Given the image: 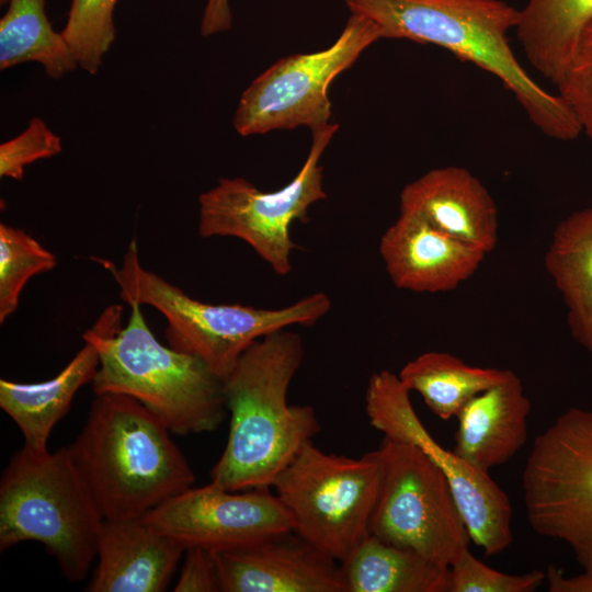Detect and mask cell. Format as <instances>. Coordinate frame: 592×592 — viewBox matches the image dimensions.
Here are the masks:
<instances>
[{
    "mask_svg": "<svg viewBox=\"0 0 592 592\" xmlns=\"http://www.w3.org/2000/svg\"><path fill=\"white\" fill-rule=\"evenodd\" d=\"M299 334L282 329L254 342L223 382L230 412L226 446L210 481L231 491L272 487L278 474L321 428L310 406L289 405L301 365Z\"/></svg>",
    "mask_w": 592,
    "mask_h": 592,
    "instance_id": "obj_1",
    "label": "cell"
},
{
    "mask_svg": "<svg viewBox=\"0 0 592 592\" xmlns=\"http://www.w3.org/2000/svg\"><path fill=\"white\" fill-rule=\"evenodd\" d=\"M373 21L383 38L433 44L493 75L546 136L572 140L581 125L567 102L539 86L512 50L520 10L503 0H344Z\"/></svg>",
    "mask_w": 592,
    "mask_h": 592,
    "instance_id": "obj_2",
    "label": "cell"
},
{
    "mask_svg": "<svg viewBox=\"0 0 592 592\" xmlns=\"http://www.w3.org/2000/svg\"><path fill=\"white\" fill-rule=\"evenodd\" d=\"M171 431L136 399L95 394L67 446L104 519H140L192 487L195 475Z\"/></svg>",
    "mask_w": 592,
    "mask_h": 592,
    "instance_id": "obj_3",
    "label": "cell"
},
{
    "mask_svg": "<svg viewBox=\"0 0 592 592\" xmlns=\"http://www.w3.org/2000/svg\"><path fill=\"white\" fill-rule=\"evenodd\" d=\"M140 306L129 305L130 316L122 328L123 307L111 305L83 333L100 358L94 394L136 399L174 434L215 431L227 410L223 382L198 357L161 344Z\"/></svg>",
    "mask_w": 592,
    "mask_h": 592,
    "instance_id": "obj_4",
    "label": "cell"
},
{
    "mask_svg": "<svg viewBox=\"0 0 592 592\" xmlns=\"http://www.w3.org/2000/svg\"><path fill=\"white\" fill-rule=\"evenodd\" d=\"M98 261L111 273L127 305L151 306L166 318L171 348L198 357L221 382L254 342L292 326H312L331 308L330 297L321 292L281 308L197 300L145 269L135 238L119 266L109 260Z\"/></svg>",
    "mask_w": 592,
    "mask_h": 592,
    "instance_id": "obj_5",
    "label": "cell"
},
{
    "mask_svg": "<svg viewBox=\"0 0 592 592\" xmlns=\"http://www.w3.org/2000/svg\"><path fill=\"white\" fill-rule=\"evenodd\" d=\"M104 522L67 446L56 452L23 445L0 480V550L23 542L44 545L62 574L83 580L96 559Z\"/></svg>",
    "mask_w": 592,
    "mask_h": 592,
    "instance_id": "obj_6",
    "label": "cell"
},
{
    "mask_svg": "<svg viewBox=\"0 0 592 592\" xmlns=\"http://www.w3.org/2000/svg\"><path fill=\"white\" fill-rule=\"evenodd\" d=\"M382 475L378 448L348 457L310 441L272 488L292 516L293 531L341 562L369 534Z\"/></svg>",
    "mask_w": 592,
    "mask_h": 592,
    "instance_id": "obj_7",
    "label": "cell"
},
{
    "mask_svg": "<svg viewBox=\"0 0 592 592\" xmlns=\"http://www.w3.org/2000/svg\"><path fill=\"white\" fill-rule=\"evenodd\" d=\"M527 521L592 576V409L569 408L536 436L522 473Z\"/></svg>",
    "mask_w": 592,
    "mask_h": 592,
    "instance_id": "obj_8",
    "label": "cell"
},
{
    "mask_svg": "<svg viewBox=\"0 0 592 592\" xmlns=\"http://www.w3.org/2000/svg\"><path fill=\"white\" fill-rule=\"evenodd\" d=\"M330 123L312 129L309 152L297 174L282 189L264 192L243 178H225L198 198L197 231L203 238L235 237L281 276L292 271L296 244L291 226L327 197L320 159L337 133Z\"/></svg>",
    "mask_w": 592,
    "mask_h": 592,
    "instance_id": "obj_9",
    "label": "cell"
},
{
    "mask_svg": "<svg viewBox=\"0 0 592 592\" xmlns=\"http://www.w3.org/2000/svg\"><path fill=\"white\" fill-rule=\"evenodd\" d=\"M383 475L369 534L451 567L469 533L440 467L417 446L383 439Z\"/></svg>",
    "mask_w": 592,
    "mask_h": 592,
    "instance_id": "obj_10",
    "label": "cell"
},
{
    "mask_svg": "<svg viewBox=\"0 0 592 592\" xmlns=\"http://www.w3.org/2000/svg\"><path fill=\"white\" fill-rule=\"evenodd\" d=\"M383 38L369 19L351 13L335 42L318 52L281 58L243 91L232 124L241 136L331 123L329 88L373 43Z\"/></svg>",
    "mask_w": 592,
    "mask_h": 592,
    "instance_id": "obj_11",
    "label": "cell"
},
{
    "mask_svg": "<svg viewBox=\"0 0 592 592\" xmlns=\"http://www.w3.org/2000/svg\"><path fill=\"white\" fill-rule=\"evenodd\" d=\"M371 425L385 437L417 446L445 475L467 526L470 540L485 556L503 553L513 543L512 506L508 494L488 473L480 471L453 449L441 446L425 429L398 375L388 369L374 373L365 391Z\"/></svg>",
    "mask_w": 592,
    "mask_h": 592,
    "instance_id": "obj_12",
    "label": "cell"
},
{
    "mask_svg": "<svg viewBox=\"0 0 592 592\" xmlns=\"http://www.w3.org/2000/svg\"><path fill=\"white\" fill-rule=\"evenodd\" d=\"M185 549L210 551L255 544L293 531V520L270 487L231 491L209 482L189 488L143 517Z\"/></svg>",
    "mask_w": 592,
    "mask_h": 592,
    "instance_id": "obj_13",
    "label": "cell"
},
{
    "mask_svg": "<svg viewBox=\"0 0 592 592\" xmlns=\"http://www.w3.org/2000/svg\"><path fill=\"white\" fill-rule=\"evenodd\" d=\"M213 555L220 592H345L340 562L295 531Z\"/></svg>",
    "mask_w": 592,
    "mask_h": 592,
    "instance_id": "obj_14",
    "label": "cell"
},
{
    "mask_svg": "<svg viewBox=\"0 0 592 592\" xmlns=\"http://www.w3.org/2000/svg\"><path fill=\"white\" fill-rule=\"evenodd\" d=\"M379 254L397 288L430 294L457 288L476 273L487 255L405 213H399L382 235Z\"/></svg>",
    "mask_w": 592,
    "mask_h": 592,
    "instance_id": "obj_15",
    "label": "cell"
},
{
    "mask_svg": "<svg viewBox=\"0 0 592 592\" xmlns=\"http://www.w3.org/2000/svg\"><path fill=\"white\" fill-rule=\"evenodd\" d=\"M399 213L414 215L434 228L490 253L499 239L498 206L467 169L430 170L400 192Z\"/></svg>",
    "mask_w": 592,
    "mask_h": 592,
    "instance_id": "obj_16",
    "label": "cell"
},
{
    "mask_svg": "<svg viewBox=\"0 0 592 592\" xmlns=\"http://www.w3.org/2000/svg\"><path fill=\"white\" fill-rule=\"evenodd\" d=\"M185 548L140 519H104L87 591L161 592Z\"/></svg>",
    "mask_w": 592,
    "mask_h": 592,
    "instance_id": "obj_17",
    "label": "cell"
},
{
    "mask_svg": "<svg viewBox=\"0 0 592 592\" xmlns=\"http://www.w3.org/2000/svg\"><path fill=\"white\" fill-rule=\"evenodd\" d=\"M531 401L519 376L473 397L458 412L453 451L474 468L488 473L510 460L528 437Z\"/></svg>",
    "mask_w": 592,
    "mask_h": 592,
    "instance_id": "obj_18",
    "label": "cell"
},
{
    "mask_svg": "<svg viewBox=\"0 0 592 592\" xmlns=\"http://www.w3.org/2000/svg\"><path fill=\"white\" fill-rule=\"evenodd\" d=\"M93 343L84 345L53 378L39 383L0 379V407L16 423L26 445L46 449L55 424L68 412L77 391L92 383L99 367Z\"/></svg>",
    "mask_w": 592,
    "mask_h": 592,
    "instance_id": "obj_19",
    "label": "cell"
},
{
    "mask_svg": "<svg viewBox=\"0 0 592 592\" xmlns=\"http://www.w3.org/2000/svg\"><path fill=\"white\" fill-rule=\"evenodd\" d=\"M345 592H449V567L365 536L340 562Z\"/></svg>",
    "mask_w": 592,
    "mask_h": 592,
    "instance_id": "obj_20",
    "label": "cell"
},
{
    "mask_svg": "<svg viewBox=\"0 0 592 592\" xmlns=\"http://www.w3.org/2000/svg\"><path fill=\"white\" fill-rule=\"evenodd\" d=\"M591 25L592 0H527L515 31L528 62L557 87Z\"/></svg>",
    "mask_w": 592,
    "mask_h": 592,
    "instance_id": "obj_21",
    "label": "cell"
},
{
    "mask_svg": "<svg viewBox=\"0 0 592 592\" xmlns=\"http://www.w3.org/2000/svg\"><path fill=\"white\" fill-rule=\"evenodd\" d=\"M545 267L563 298L572 338L592 356V207L556 226Z\"/></svg>",
    "mask_w": 592,
    "mask_h": 592,
    "instance_id": "obj_22",
    "label": "cell"
},
{
    "mask_svg": "<svg viewBox=\"0 0 592 592\" xmlns=\"http://www.w3.org/2000/svg\"><path fill=\"white\" fill-rule=\"evenodd\" d=\"M509 371L471 366L447 352L429 351L405 364L398 377L435 415L449 420L473 397L503 380Z\"/></svg>",
    "mask_w": 592,
    "mask_h": 592,
    "instance_id": "obj_23",
    "label": "cell"
},
{
    "mask_svg": "<svg viewBox=\"0 0 592 592\" xmlns=\"http://www.w3.org/2000/svg\"><path fill=\"white\" fill-rule=\"evenodd\" d=\"M9 2L0 20V68L37 61L53 79L76 69L78 64L69 45L47 19L45 0Z\"/></svg>",
    "mask_w": 592,
    "mask_h": 592,
    "instance_id": "obj_24",
    "label": "cell"
},
{
    "mask_svg": "<svg viewBox=\"0 0 592 592\" xmlns=\"http://www.w3.org/2000/svg\"><path fill=\"white\" fill-rule=\"evenodd\" d=\"M57 264L56 257L23 229L0 224V323L19 306L26 282L48 272Z\"/></svg>",
    "mask_w": 592,
    "mask_h": 592,
    "instance_id": "obj_25",
    "label": "cell"
},
{
    "mask_svg": "<svg viewBox=\"0 0 592 592\" xmlns=\"http://www.w3.org/2000/svg\"><path fill=\"white\" fill-rule=\"evenodd\" d=\"M118 0H71L61 34L79 67L94 75L115 39L113 12Z\"/></svg>",
    "mask_w": 592,
    "mask_h": 592,
    "instance_id": "obj_26",
    "label": "cell"
},
{
    "mask_svg": "<svg viewBox=\"0 0 592 592\" xmlns=\"http://www.w3.org/2000/svg\"><path fill=\"white\" fill-rule=\"evenodd\" d=\"M449 592H533L546 580V572L536 569L509 574L488 567L469 549L449 567Z\"/></svg>",
    "mask_w": 592,
    "mask_h": 592,
    "instance_id": "obj_27",
    "label": "cell"
},
{
    "mask_svg": "<svg viewBox=\"0 0 592 592\" xmlns=\"http://www.w3.org/2000/svg\"><path fill=\"white\" fill-rule=\"evenodd\" d=\"M60 151V137L42 118L33 117L22 134L0 145V177L21 181L27 164Z\"/></svg>",
    "mask_w": 592,
    "mask_h": 592,
    "instance_id": "obj_28",
    "label": "cell"
},
{
    "mask_svg": "<svg viewBox=\"0 0 592 592\" xmlns=\"http://www.w3.org/2000/svg\"><path fill=\"white\" fill-rule=\"evenodd\" d=\"M557 93L576 114L582 133L592 139V25L582 36L573 61Z\"/></svg>",
    "mask_w": 592,
    "mask_h": 592,
    "instance_id": "obj_29",
    "label": "cell"
},
{
    "mask_svg": "<svg viewBox=\"0 0 592 592\" xmlns=\"http://www.w3.org/2000/svg\"><path fill=\"white\" fill-rule=\"evenodd\" d=\"M174 592H220V582L213 551L189 547Z\"/></svg>",
    "mask_w": 592,
    "mask_h": 592,
    "instance_id": "obj_30",
    "label": "cell"
},
{
    "mask_svg": "<svg viewBox=\"0 0 592 592\" xmlns=\"http://www.w3.org/2000/svg\"><path fill=\"white\" fill-rule=\"evenodd\" d=\"M232 25V14L229 0H206L201 33L209 36L228 31Z\"/></svg>",
    "mask_w": 592,
    "mask_h": 592,
    "instance_id": "obj_31",
    "label": "cell"
},
{
    "mask_svg": "<svg viewBox=\"0 0 592 592\" xmlns=\"http://www.w3.org/2000/svg\"><path fill=\"white\" fill-rule=\"evenodd\" d=\"M549 592H592V576L584 572L567 577L562 569L549 565L546 570Z\"/></svg>",
    "mask_w": 592,
    "mask_h": 592,
    "instance_id": "obj_32",
    "label": "cell"
},
{
    "mask_svg": "<svg viewBox=\"0 0 592 592\" xmlns=\"http://www.w3.org/2000/svg\"><path fill=\"white\" fill-rule=\"evenodd\" d=\"M9 0H0V2L3 4V3H7Z\"/></svg>",
    "mask_w": 592,
    "mask_h": 592,
    "instance_id": "obj_33",
    "label": "cell"
}]
</instances>
